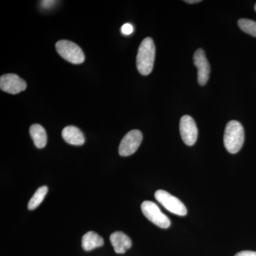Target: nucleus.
<instances>
[{
    "label": "nucleus",
    "mask_w": 256,
    "mask_h": 256,
    "mask_svg": "<svg viewBox=\"0 0 256 256\" xmlns=\"http://www.w3.org/2000/svg\"><path fill=\"white\" fill-rule=\"evenodd\" d=\"M235 256H256V252H252V250H244L236 254Z\"/></svg>",
    "instance_id": "obj_18"
},
{
    "label": "nucleus",
    "mask_w": 256,
    "mask_h": 256,
    "mask_svg": "<svg viewBox=\"0 0 256 256\" xmlns=\"http://www.w3.org/2000/svg\"><path fill=\"white\" fill-rule=\"evenodd\" d=\"M110 240L116 254H124L126 250L132 246L131 239L121 232H116L111 234Z\"/></svg>",
    "instance_id": "obj_10"
},
{
    "label": "nucleus",
    "mask_w": 256,
    "mask_h": 256,
    "mask_svg": "<svg viewBox=\"0 0 256 256\" xmlns=\"http://www.w3.org/2000/svg\"><path fill=\"white\" fill-rule=\"evenodd\" d=\"M64 140L72 146H82L85 142V138L80 129L75 126H67L62 131Z\"/></svg>",
    "instance_id": "obj_11"
},
{
    "label": "nucleus",
    "mask_w": 256,
    "mask_h": 256,
    "mask_svg": "<svg viewBox=\"0 0 256 256\" xmlns=\"http://www.w3.org/2000/svg\"><path fill=\"white\" fill-rule=\"evenodd\" d=\"M56 3L55 1L53 0H46V1L42 2V6H43L44 9H50V8L53 6Z\"/></svg>",
    "instance_id": "obj_17"
},
{
    "label": "nucleus",
    "mask_w": 256,
    "mask_h": 256,
    "mask_svg": "<svg viewBox=\"0 0 256 256\" xmlns=\"http://www.w3.org/2000/svg\"><path fill=\"white\" fill-rule=\"evenodd\" d=\"M156 58V46L154 42L150 37L144 38L140 45L137 55L138 72L143 76L151 73L154 66Z\"/></svg>",
    "instance_id": "obj_1"
},
{
    "label": "nucleus",
    "mask_w": 256,
    "mask_h": 256,
    "mask_svg": "<svg viewBox=\"0 0 256 256\" xmlns=\"http://www.w3.org/2000/svg\"><path fill=\"white\" fill-rule=\"evenodd\" d=\"M30 136L37 148H44L47 143V134L44 128L41 124H34L30 127Z\"/></svg>",
    "instance_id": "obj_13"
},
{
    "label": "nucleus",
    "mask_w": 256,
    "mask_h": 256,
    "mask_svg": "<svg viewBox=\"0 0 256 256\" xmlns=\"http://www.w3.org/2000/svg\"><path fill=\"white\" fill-rule=\"evenodd\" d=\"M134 28L130 24H124V26L121 28V32L124 35H130L132 33Z\"/></svg>",
    "instance_id": "obj_16"
},
{
    "label": "nucleus",
    "mask_w": 256,
    "mask_h": 256,
    "mask_svg": "<svg viewBox=\"0 0 256 256\" xmlns=\"http://www.w3.org/2000/svg\"><path fill=\"white\" fill-rule=\"evenodd\" d=\"M255 11L256 12V4L255 5Z\"/></svg>",
    "instance_id": "obj_20"
},
{
    "label": "nucleus",
    "mask_w": 256,
    "mask_h": 256,
    "mask_svg": "<svg viewBox=\"0 0 256 256\" xmlns=\"http://www.w3.org/2000/svg\"><path fill=\"white\" fill-rule=\"evenodd\" d=\"M142 140V134L138 130L130 131L121 140L119 146L120 156H132L138 150Z\"/></svg>",
    "instance_id": "obj_6"
},
{
    "label": "nucleus",
    "mask_w": 256,
    "mask_h": 256,
    "mask_svg": "<svg viewBox=\"0 0 256 256\" xmlns=\"http://www.w3.org/2000/svg\"><path fill=\"white\" fill-rule=\"evenodd\" d=\"M244 130L238 121L232 120L228 122L224 132V146L228 152L236 154L242 149L244 142Z\"/></svg>",
    "instance_id": "obj_2"
},
{
    "label": "nucleus",
    "mask_w": 256,
    "mask_h": 256,
    "mask_svg": "<svg viewBox=\"0 0 256 256\" xmlns=\"http://www.w3.org/2000/svg\"><path fill=\"white\" fill-rule=\"evenodd\" d=\"M194 64L198 69V82L201 86H205L210 78V66L207 60L204 50L198 48L193 57Z\"/></svg>",
    "instance_id": "obj_9"
},
{
    "label": "nucleus",
    "mask_w": 256,
    "mask_h": 256,
    "mask_svg": "<svg viewBox=\"0 0 256 256\" xmlns=\"http://www.w3.org/2000/svg\"><path fill=\"white\" fill-rule=\"evenodd\" d=\"M104 244L102 237L94 232H88L82 238V247L86 252H90L96 248L102 246Z\"/></svg>",
    "instance_id": "obj_12"
},
{
    "label": "nucleus",
    "mask_w": 256,
    "mask_h": 256,
    "mask_svg": "<svg viewBox=\"0 0 256 256\" xmlns=\"http://www.w3.org/2000/svg\"><path fill=\"white\" fill-rule=\"evenodd\" d=\"M180 131L184 142L188 146H192L196 142L198 129L196 122L191 116H184L180 120Z\"/></svg>",
    "instance_id": "obj_7"
},
{
    "label": "nucleus",
    "mask_w": 256,
    "mask_h": 256,
    "mask_svg": "<svg viewBox=\"0 0 256 256\" xmlns=\"http://www.w3.org/2000/svg\"><path fill=\"white\" fill-rule=\"evenodd\" d=\"M238 24L242 32L256 38V22L248 18H240Z\"/></svg>",
    "instance_id": "obj_15"
},
{
    "label": "nucleus",
    "mask_w": 256,
    "mask_h": 256,
    "mask_svg": "<svg viewBox=\"0 0 256 256\" xmlns=\"http://www.w3.org/2000/svg\"><path fill=\"white\" fill-rule=\"evenodd\" d=\"M0 88L8 94H18L26 90V82L16 74H5L0 78Z\"/></svg>",
    "instance_id": "obj_8"
},
{
    "label": "nucleus",
    "mask_w": 256,
    "mask_h": 256,
    "mask_svg": "<svg viewBox=\"0 0 256 256\" xmlns=\"http://www.w3.org/2000/svg\"><path fill=\"white\" fill-rule=\"evenodd\" d=\"M143 214L148 220L162 228H169L171 225L170 218L162 212L154 202L144 201L141 205Z\"/></svg>",
    "instance_id": "obj_5"
},
{
    "label": "nucleus",
    "mask_w": 256,
    "mask_h": 256,
    "mask_svg": "<svg viewBox=\"0 0 256 256\" xmlns=\"http://www.w3.org/2000/svg\"><path fill=\"white\" fill-rule=\"evenodd\" d=\"M47 192H48V188L46 186H42L38 188L28 202V210H34L40 206L43 200H44Z\"/></svg>",
    "instance_id": "obj_14"
},
{
    "label": "nucleus",
    "mask_w": 256,
    "mask_h": 256,
    "mask_svg": "<svg viewBox=\"0 0 256 256\" xmlns=\"http://www.w3.org/2000/svg\"><path fill=\"white\" fill-rule=\"evenodd\" d=\"M58 54L73 64H82L85 60V56L82 48L74 42L67 40H60L56 44Z\"/></svg>",
    "instance_id": "obj_3"
},
{
    "label": "nucleus",
    "mask_w": 256,
    "mask_h": 256,
    "mask_svg": "<svg viewBox=\"0 0 256 256\" xmlns=\"http://www.w3.org/2000/svg\"><path fill=\"white\" fill-rule=\"evenodd\" d=\"M156 201L161 204L166 210H169L174 214L186 216L188 210L182 202L180 201L176 196H173L169 192L164 190H158L154 194Z\"/></svg>",
    "instance_id": "obj_4"
},
{
    "label": "nucleus",
    "mask_w": 256,
    "mask_h": 256,
    "mask_svg": "<svg viewBox=\"0 0 256 256\" xmlns=\"http://www.w3.org/2000/svg\"><path fill=\"white\" fill-rule=\"evenodd\" d=\"M185 2L188 3V4H194V3L201 2L200 0H186L184 1Z\"/></svg>",
    "instance_id": "obj_19"
}]
</instances>
